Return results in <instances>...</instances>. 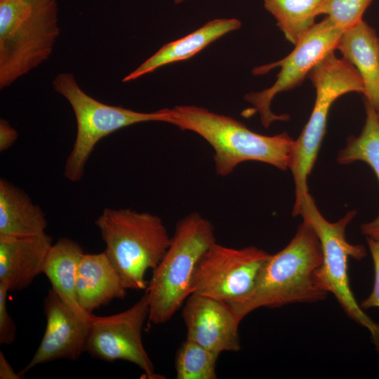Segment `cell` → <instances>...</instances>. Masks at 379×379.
<instances>
[{"instance_id":"603a6c76","label":"cell","mask_w":379,"mask_h":379,"mask_svg":"<svg viewBox=\"0 0 379 379\" xmlns=\"http://www.w3.org/2000/svg\"><path fill=\"white\" fill-rule=\"evenodd\" d=\"M373 0H322L316 15H325L337 28L345 31L363 20Z\"/></svg>"},{"instance_id":"f1b7e54d","label":"cell","mask_w":379,"mask_h":379,"mask_svg":"<svg viewBox=\"0 0 379 379\" xmlns=\"http://www.w3.org/2000/svg\"><path fill=\"white\" fill-rule=\"evenodd\" d=\"M377 112V114H378V119H379V109Z\"/></svg>"},{"instance_id":"277c9868","label":"cell","mask_w":379,"mask_h":379,"mask_svg":"<svg viewBox=\"0 0 379 379\" xmlns=\"http://www.w3.org/2000/svg\"><path fill=\"white\" fill-rule=\"evenodd\" d=\"M95 224L106 245L104 252L125 288L146 290L147 271L157 267L171 243L161 218L130 208H106Z\"/></svg>"},{"instance_id":"5bb4252c","label":"cell","mask_w":379,"mask_h":379,"mask_svg":"<svg viewBox=\"0 0 379 379\" xmlns=\"http://www.w3.org/2000/svg\"><path fill=\"white\" fill-rule=\"evenodd\" d=\"M334 102L335 99L331 94L317 93L310 119L298 139L293 142L288 166L295 187V200L292 211L293 216L299 215L302 201L309 194L307 177L314 165L326 133L328 112Z\"/></svg>"},{"instance_id":"30bf717a","label":"cell","mask_w":379,"mask_h":379,"mask_svg":"<svg viewBox=\"0 0 379 379\" xmlns=\"http://www.w3.org/2000/svg\"><path fill=\"white\" fill-rule=\"evenodd\" d=\"M149 315L145 293L128 309L110 316H93L86 352L106 361L124 360L141 368L149 379L162 378L157 374L142 340V329Z\"/></svg>"},{"instance_id":"8992f818","label":"cell","mask_w":379,"mask_h":379,"mask_svg":"<svg viewBox=\"0 0 379 379\" xmlns=\"http://www.w3.org/2000/svg\"><path fill=\"white\" fill-rule=\"evenodd\" d=\"M52 84L54 90L69 103L77 121L75 140L64 169L65 176L70 181L81 179L85 165L102 138L135 124L148 121L171 124L172 121V109L142 112L101 102L84 91L74 74L69 72L60 73Z\"/></svg>"},{"instance_id":"2e32d148","label":"cell","mask_w":379,"mask_h":379,"mask_svg":"<svg viewBox=\"0 0 379 379\" xmlns=\"http://www.w3.org/2000/svg\"><path fill=\"white\" fill-rule=\"evenodd\" d=\"M126 291L105 252L84 253L77 270L76 291L84 312L93 314L114 299L124 298Z\"/></svg>"},{"instance_id":"52a82bcc","label":"cell","mask_w":379,"mask_h":379,"mask_svg":"<svg viewBox=\"0 0 379 379\" xmlns=\"http://www.w3.org/2000/svg\"><path fill=\"white\" fill-rule=\"evenodd\" d=\"M356 213V211H350L337 222H331L321 215L309 193L302 201L299 215L310 222L321 243L323 261L316 271L319 284L326 292L333 294L350 319L368 329L379 353V323L364 312L350 285L349 257L360 260L366 256L364 246L352 244L345 237L346 227Z\"/></svg>"},{"instance_id":"9a60e30c","label":"cell","mask_w":379,"mask_h":379,"mask_svg":"<svg viewBox=\"0 0 379 379\" xmlns=\"http://www.w3.org/2000/svg\"><path fill=\"white\" fill-rule=\"evenodd\" d=\"M358 72L364 100L379 109V36L364 20L343 32L336 46Z\"/></svg>"},{"instance_id":"3957f363","label":"cell","mask_w":379,"mask_h":379,"mask_svg":"<svg viewBox=\"0 0 379 379\" xmlns=\"http://www.w3.org/2000/svg\"><path fill=\"white\" fill-rule=\"evenodd\" d=\"M57 0H0V88L39 67L60 34Z\"/></svg>"},{"instance_id":"e0dca14e","label":"cell","mask_w":379,"mask_h":379,"mask_svg":"<svg viewBox=\"0 0 379 379\" xmlns=\"http://www.w3.org/2000/svg\"><path fill=\"white\" fill-rule=\"evenodd\" d=\"M241 26V22L236 18L210 20L192 33L166 44L138 67L127 74L122 81L128 82L137 79L162 66L190 58L213 41L228 32L239 29Z\"/></svg>"},{"instance_id":"4316f807","label":"cell","mask_w":379,"mask_h":379,"mask_svg":"<svg viewBox=\"0 0 379 379\" xmlns=\"http://www.w3.org/2000/svg\"><path fill=\"white\" fill-rule=\"evenodd\" d=\"M21 375L15 373L4 353L0 352V379H20Z\"/></svg>"},{"instance_id":"ffe728a7","label":"cell","mask_w":379,"mask_h":379,"mask_svg":"<svg viewBox=\"0 0 379 379\" xmlns=\"http://www.w3.org/2000/svg\"><path fill=\"white\" fill-rule=\"evenodd\" d=\"M366 119L359 136L351 135L338 154L337 161L349 164L360 161L374 171L379 182V119L373 106L364 100ZM361 233L368 238L379 239V214L373 220L361 225Z\"/></svg>"},{"instance_id":"484cf974","label":"cell","mask_w":379,"mask_h":379,"mask_svg":"<svg viewBox=\"0 0 379 379\" xmlns=\"http://www.w3.org/2000/svg\"><path fill=\"white\" fill-rule=\"evenodd\" d=\"M18 137L17 131L4 119L0 120V151L10 148Z\"/></svg>"},{"instance_id":"6da1fadb","label":"cell","mask_w":379,"mask_h":379,"mask_svg":"<svg viewBox=\"0 0 379 379\" xmlns=\"http://www.w3.org/2000/svg\"><path fill=\"white\" fill-rule=\"evenodd\" d=\"M322 261L320 241L310 222L303 219L288 244L270 255L253 289L228 303L237 320L241 322L249 313L260 307L277 308L324 300L328 292L316 278V271Z\"/></svg>"},{"instance_id":"d6986e66","label":"cell","mask_w":379,"mask_h":379,"mask_svg":"<svg viewBox=\"0 0 379 379\" xmlns=\"http://www.w3.org/2000/svg\"><path fill=\"white\" fill-rule=\"evenodd\" d=\"M84 252L76 241L61 238L51 247L45 260L43 274L59 298L78 314L90 317L79 306L76 291L77 274Z\"/></svg>"},{"instance_id":"d4e9b609","label":"cell","mask_w":379,"mask_h":379,"mask_svg":"<svg viewBox=\"0 0 379 379\" xmlns=\"http://www.w3.org/2000/svg\"><path fill=\"white\" fill-rule=\"evenodd\" d=\"M374 268V283L370 295L360 304L362 310L379 307V239L366 237Z\"/></svg>"},{"instance_id":"ac0fdd59","label":"cell","mask_w":379,"mask_h":379,"mask_svg":"<svg viewBox=\"0 0 379 379\" xmlns=\"http://www.w3.org/2000/svg\"><path fill=\"white\" fill-rule=\"evenodd\" d=\"M42 210L9 181L0 180V235L32 237L46 233Z\"/></svg>"},{"instance_id":"7a4b0ae2","label":"cell","mask_w":379,"mask_h":379,"mask_svg":"<svg viewBox=\"0 0 379 379\" xmlns=\"http://www.w3.org/2000/svg\"><path fill=\"white\" fill-rule=\"evenodd\" d=\"M172 110L171 124L197 133L211 146L217 175L227 176L239 164L249 161L288 168L294 140L286 132L264 135L230 116L195 105H178Z\"/></svg>"},{"instance_id":"cb8c5ba5","label":"cell","mask_w":379,"mask_h":379,"mask_svg":"<svg viewBox=\"0 0 379 379\" xmlns=\"http://www.w3.org/2000/svg\"><path fill=\"white\" fill-rule=\"evenodd\" d=\"M8 288L0 283V344L11 345L15 339L16 326L6 307Z\"/></svg>"},{"instance_id":"7c38bea8","label":"cell","mask_w":379,"mask_h":379,"mask_svg":"<svg viewBox=\"0 0 379 379\" xmlns=\"http://www.w3.org/2000/svg\"><path fill=\"white\" fill-rule=\"evenodd\" d=\"M187 339L220 354L241 349L237 320L224 301L192 293L182 305Z\"/></svg>"},{"instance_id":"44dd1931","label":"cell","mask_w":379,"mask_h":379,"mask_svg":"<svg viewBox=\"0 0 379 379\" xmlns=\"http://www.w3.org/2000/svg\"><path fill=\"white\" fill-rule=\"evenodd\" d=\"M322 0H263L288 41L295 46L314 26L316 11Z\"/></svg>"},{"instance_id":"4fadbf2b","label":"cell","mask_w":379,"mask_h":379,"mask_svg":"<svg viewBox=\"0 0 379 379\" xmlns=\"http://www.w3.org/2000/svg\"><path fill=\"white\" fill-rule=\"evenodd\" d=\"M52 245L51 237L46 233L32 237L0 235V283L9 291L28 287L43 273Z\"/></svg>"},{"instance_id":"83f0119b","label":"cell","mask_w":379,"mask_h":379,"mask_svg":"<svg viewBox=\"0 0 379 379\" xmlns=\"http://www.w3.org/2000/svg\"><path fill=\"white\" fill-rule=\"evenodd\" d=\"M184 0H174L175 3V4H180L181 3L182 1H183Z\"/></svg>"},{"instance_id":"5b68a950","label":"cell","mask_w":379,"mask_h":379,"mask_svg":"<svg viewBox=\"0 0 379 379\" xmlns=\"http://www.w3.org/2000/svg\"><path fill=\"white\" fill-rule=\"evenodd\" d=\"M215 241L211 222L193 212L176 225L164 257L152 270L146 288L149 321L164 324L182 307L191 295V284L197 265Z\"/></svg>"},{"instance_id":"9c48e42d","label":"cell","mask_w":379,"mask_h":379,"mask_svg":"<svg viewBox=\"0 0 379 379\" xmlns=\"http://www.w3.org/2000/svg\"><path fill=\"white\" fill-rule=\"evenodd\" d=\"M270 255L255 246L234 248L215 242L197 265L191 294L236 301L253 289Z\"/></svg>"},{"instance_id":"ba28073f","label":"cell","mask_w":379,"mask_h":379,"mask_svg":"<svg viewBox=\"0 0 379 379\" xmlns=\"http://www.w3.org/2000/svg\"><path fill=\"white\" fill-rule=\"evenodd\" d=\"M343 32L325 18L315 23L285 58L253 69L254 75H262L274 68H280L276 81L270 87L244 96V100L253 105L252 113L259 114L265 128L275 121L288 119L286 114L277 115L272 112V101L277 94L299 86L315 65L336 50Z\"/></svg>"},{"instance_id":"7402d4cb","label":"cell","mask_w":379,"mask_h":379,"mask_svg":"<svg viewBox=\"0 0 379 379\" xmlns=\"http://www.w3.org/2000/svg\"><path fill=\"white\" fill-rule=\"evenodd\" d=\"M220 354L186 338L177 352V379H216V362Z\"/></svg>"},{"instance_id":"8fae6325","label":"cell","mask_w":379,"mask_h":379,"mask_svg":"<svg viewBox=\"0 0 379 379\" xmlns=\"http://www.w3.org/2000/svg\"><path fill=\"white\" fill-rule=\"evenodd\" d=\"M46 325L41 341L28 364L19 372L22 376L33 367L58 359L77 360L84 352L94 315L78 314L51 288L44 300Z\"/></svg>"}]
</instances>
